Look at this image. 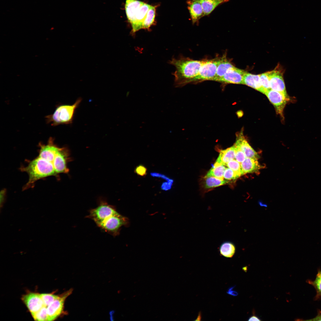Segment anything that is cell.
I'll list each match as a JSON object with an SVG mask.
<instances>
[{
    "label": "cell",
    "mask_w": 321,
    "mask_h": 321,
    "mask_svg": "<svg viewBox=\"0 0 321 321\" xmlns=\"http://www.w3.org/2000/svg\"><path fill=\"white\" fill-rule=\"evenodd\" d=\"M38 155L28 160L26 166H22L20 171L26 172L29 176L27 183L23 190L33 188L37 180L50 176L59 178V174L69 171L67 164L71 160L70 152L66 147H60L50 137L46 144L40 142L38 144Z\"/></svg>",
    "instance_id": "obj_1"
},
{
    "label": "cell",
    "mask_w": 321,
    "mask_h": 321,
    "mask_svg": "<svg viewBox=\"0 0 321 321\" xmlns=\"http://www.w3.org/2000/svg\"><path fill=\"white\" fill-rule=\"evenodd\" d=\"M204 61L188 58L172 59L169 63L176 68V70L173 74L176 86H179L191 82L198 75Z\"/></svg>",
    "instance_id": "obj_2"
},
{
    "label": "cell",
    "mask_w": 321,
    "mask_h": 321,
    "mask_svg": "<svg viewBox=\"0 0 321 321\" xmlns=\"http://www.w3.org/2000/svg\"><path fill=\"white\" fill-rule=\"evenodd\" d=\"M81 100L79 98L72 105H61L57 106L53 114L45 117L47 123L52 126L71 123L75 110Z\"/></svg>",
    "instance_id": "obj_3"
},
{
    "label": "cell",
    "mask_w": 321,
    "mask_h": 321,
    "mask_svg": "<svg viewBox=\"0 0 321 321\" xmlns=\"http://www.w3.org/2000/svg\"><path fill=\"white\" fill-rule=\"evenodd\" d=\"M127 222L126 218L117 212L97 225L104 232L115 236L119 234L121 227Z\"/></svg>",
    "instance_id": "obj_4"
},
{
    "label": "cell",
    "mask_w": 321,
    "mask_h": 321,
    "mask_svg": "<svg viewBox=\"0 0 321 321\" xmlns=\"http://www.w3.org/2000/svg\"><path fill=\"white\" fill-rule=\"evenodd\" d=\"M89 212L86 217L92 220L97 225L117 212L114 206L102 201L96 207L91 209Z\"/></svg>",
    "instance_id": "obj_5"
},
{
    "label": "cell",
    "mask_w": 321,
    "mask_h": 321,
    "mask_svg": "<svg viewBox=\"0 0 321 321\" xmlns=\"http://www.w3.org/2000/svg\"><path fill=\"white\" fill-rule=\"evenodd\" d=\"M218 58L204 60L198 75L191 82L206 80L214 81L216 75Z\"/></svg>",
    "instance_id": "obj_6"
},
{
    "label": "cell",
    "mask_w": 321,
    "mask_h": 321,
    "mask_svg": "<svg viewBox=\"0 0 321 321\" xmlns=\"http://www.w3.org/2000/svg\"><path fill=\"white\" fill-rule=\"evenodd\" d=\"M72 290L70 289L60 295L47 306L48 321L54 320L62 314L64 309V301L66 298L72 293Z\"/></svg>",
    "instance_id": "obj_7"
},
{
    "label": "cell",
    "mask_w": 321,
    "mask_h": 321,
    "mask_svg": "<svg viewBox=\"0 0 321 321\" xmlns=\"http://www.w3.org/2000/svg\"><path fill=\"white\" fill-rule=\"evenodd\" d=\"M273 105L276 112L283 117L284 108L289 100L287 94L270 89L264 94Z\"/></svg>",
    "instance_id": "obj_8"
},
{
    "label": "cell",
    "mask_w": 321,
    "mask_h": 321,
    "mask_svg": "<svg viewBox=\"0 0 321 321\" xmlns=\"http://www.w3.org/2000/svg\"><path fill=\"white\" fill-rule=\"evenodd\" d=\"M21 299L32 315L44 306L40 295L37 293H29L23 295Z\"/></svg>",
    "instance_id": "obj_9"
},
{
    "label": "cell",
    "mask_w": 321,
    "mask_h": 321,
    "mask_svg": "<svg viewBox=\"0 0 321 321\" xmlns=\"http://www.w3.org/2000/svg\"><path fill=\"white\" fill-rule=\"evenodd\" d=\"M270 89L287 94L283 74L276 69L268 72Z\"/></svg>",
    "instance_id": "obj_10"
},
{
    "label": "cell",
    "mask_w": 321,
    "mask_h": 321,
    "mask_svg": "<svg viewBox=\"0 0 321 321\" xmlns=\"http://www.w3.org/2000/svg\"><path fill=\"white\" fill-rule=\"evenodd\" d=\"M246 71L235 66L229 69L218 81L225 83L243 84V78Z\"/></svg>",
    "instance_id": "obj_11"
},
{
    "label": "cell",
    "mask_w": 321,
    "mask_h": 321,
    "mask_svg": "<svg viewBox=\"0 0 321 321\" xmlns=\"http://www.w3.org/2000/svg\"><path fill=\"white\" fill-rule=\"evenodd\" d=\"M186 3L192 24H198L199 20L204 16L200 0H187Z\"/></svg>",
    "instance_id": "obj_12"
},
{
    "label": "cell",
    "mask_w": 321,
    "mask_h": 321,
    "mask_svg": "<svg viewBox=\"0 0 321 321\" xmlns=\"http://www.w3.org/2000/svg\"><path fill=\"white\" fill-rule=\"evenodd\" d=\"M151 5L143 2L137 10L135 20L131 24V34H133L139 30L143 29V23Z\"/></svg>",
    "instance_id": "obj_13"
},
{
    "label": "cell",
    "mask_w": 321,
    "mask_h": 321,
    "mask_svg": "<svg viewBox=\"0 0 321 321\" xmlns=\"http://www.w3.org/2000/svg\"><path fill=\"white\" fill-rule=\"evenodd\" d=\"M234 145L240 148L244 153L246 157L257 160L259 158V155L249 144L244 137L243 133H240L238 135Z\"/></svg>",
    "instance_id": "obj_14"
},
{
    "label": "cell",
    "mask_w": 321,
    "mask_h": 321,
    "mask_svg": "<svg viewBox=\"0 0 321 321\" xmlns=\"http://www.w3.org/2000/svg\"><path fill=\"white\" fill-rule=\"evenodd\" d=\"M243 84L252 87L265 94V91L261 84L259 74L254 75L246 72L243 78Z\"/></svg>",
    "instance_id": "obj_15"
},
{
    "label": "cell",
    "mask_w": 321,
    "mask_h": 321,
    "mask_svg": "<svg viewBox=\"0 0 321 321\" xmlns=\"http://www.w3.org/2000/svg\"><path fill=\"white\" fill-rule=\"evenodd\" d=\"M143 2L137 0H126L125 5L126 15L131 25L134 22L136 13Z\"/></svg>",
    "instance_id": "obj_16"
},
{
    "label": "cell",
    "mask_w": 321,
    "mask_h": 321,
    "mask_svg": "<svg viewBox=\"0 0 321 321\" xmlns=\"http://www.w3.org/2000/svg\"><path fill=\"white\" fill-rule=\"evenodd\" d=\"M234 66L227 59L226 55L218 58L216 75L214 81H218L229 69Z\"/></svg>",
    "instance_id": "obj_17"
},
{
    "label": "cell",
    "mask_w": 321,
    "mask_h": 321,
    "mask_svg": "<svg viewBox=\"0 0 321 321\" xmlns=\"http://www.w3.org/2000/svg\"><path fill=\"white\" fill-rule=\"evenodd\" d=\"M240 165L244 174L257 172L263 167L259 164L257 160L248 157Z\"/></svg>",
    "instance_id": "obj_18"
},
{
    "label": "cell",
    "mask_w": 321,
    "mask_h": 321,
    "mask_svg": "<svg viewBox=\"0 0 321 321\" xmlns=\"http://www.w3.org/2000/svg\"><path fill=\"white\" fill-rule=\"evenodd\" d=\"M236 152L234 145L225 150H221L215 162L225 166L226 164L235 158Z\"/></svg>",
    "instance_id": "obj_19"
},
{
    "label": "cell",
    "mask_w": 321,
    "mask_h": 321,
    "mask_svg": "<svg viewBox=\"0 0 321 321\" xmlns=\"http://www.w3.org/2000/svg\"><path fill=\"white\" fill-rule=\"evenodd\" d=\"M230 0H200L204 16L209 15L219 5Z\"/></svg>",
    "instance_id": "obj_20"
},
{
    "label": "cell",
    "mask_w": 321,
    "mask_h": 321,
    "mask_svg": "<svg viewBox=\"0 0 321 321\" xmlns=\"http://www.w3.org/2000/svg\"><path fill=\"white\" fill-rule=\"evenodd\" d=\"M203 186L205 189H211L225 185L230 182L225 180L210 176L204 177Z\"/></svg>",
    "instance_id": "obj_21"
},
{
    "label": "cell",
    "mask_w": 321,
    "mask_h": 321,
    "mask_svg": "<svg viewBox=\"0 0 321 321\" xmlns=\"http://www.w3.org/2000/svg\"><path fill=\"white\" fill-rule=\"evenodd\" d=\"M219 251L221 255L226 258H231L235 253L236 247L233 243L226 241L221 244Z\"/></svg>",
    "instance_id": "obj_22"
},
{
    "label": "cell",
    "mask_w": 321,
    "mask_h": 321,
    "mask_svg": "<svg viewBox=\"0 0 321 321\" xmlns=\"http://www.w3.org/2000/svg\"><path fill=\"white\" fill-rule=\"evenodd\" d=\"M225 165L215 162L213 166L207 172L204 177L212 176L220 179L224 180L223 175L226 168Z\"/></svg>",
    "instance_id": "obj_23"
},
{
    "label": "cell",
    "mask_w": 321,
    "mask_h": 321,
    "mask_svg": "<svg viewBox=\"0 0 321 321\" xmlns=\"http://www.w3.org/2000/svg\"><path fill=\"white\" fill-rule=\"evenodd\" d=\"M156 7V6L151 5L143 22V29L149 30L150 27L154 23Z\"/></svg>",
    "instance_id": "obj_24"
},
{
    "label": "cell",
    "mask_w": 321,
    "mask_h": 321,
    "mask_svg": "<svg viewBox=\"0 0 321 321\" xmlns=\"http://www.w3.org/2000/svg\"><path fill=\"white\" fill-rule=\"evenodd\" d=\"M308 283L312 285L315 288L316 295L315 299L317 300L321 297V270H319L315 279L314 281H307Z\"/></svg>",
    "instance_id": "obj_25"
},
{
    "label": "cell",
    "mask_w": 321,
    "mask_h": 321,
    "mask_svg": "<svg viewBox=\"0 0 321 321\" xmlns=\"http://www.w3.org/2000/svg\"><path fill=\"white\" fill-rule=\"evenodd\" d=\"M225 166L232 170L240 177L244 174L242 169L240 163L236 160L233 159L229 161L226 164Z\"/></svg>",
    "instance_id": "obj_26"
},
{
    "label": "cell",
    "mask_w": 321,
    "mask_h": 321,
    "mask_svg": "<svg viewBox=\"0 0 321 321\" xmlns=\"http://www.w3.org/2000/svg\"><path fill=\"white\" fill-rule=\"evenodd\" d=\"M35 320L39 321H48V313L47 307L43 306L39 311L32 315Z\"/></svg>",
    "instance_id": "obj_27"
},
{
    "label": "cell",
    "mask_w": 321,
    "mask_h": 321,
    "mask_svg": "<svg viewBox=\"0 0 321 321\" xmlns=\"http://www.w3.org/2000/svg\"><path fill=\"white\" fill-rule=\"evenodd\" d=\"M40 295L43 302L44 306L46 307L56 299L59 296L50 293H43L40 294Z\"/></svg>",
    "instance_id": "obj_28"
},
{
    "label": "cell",
    "mask_w": 321,
    "mask_h": 321,
    "mask_svg": "<svg viewBox=\"0 0 321 321\" xmlns=\"http://www.w3.org/2000/svg\"><path fill=\"white\" fill-rule=\"evenodd\" d=\"M240 177L237 174L229 168H226L223 175L224 179L229 181L235 180Z\"/></svg>",
    "instance_id": "obj_29"
},
{
    "label": "cell",
    "mask_w": 321,
    "mask_h": 321,
    "mask_svg": "<svg viewBox=\"0 0 321 321\" xmlns=\"http://www.w3.org/2000/svg\"><path fill=\"white\" fill-rule=\"evenodd\" d=\"M259 76L262 85L265 92L270 89L268 72L259 74Z\"/></svg>",
    "instance_id": "obj_30"
},
{
    "label": "cell",
    "mask_w": 321,
    "mask_h": 321,
    "mask_svg": "<svg viewBox=\"0 0 321 321\" xmlns=\"http://www.w3.org/2000/svg\"><path fill=\"white\" fill-rule=\"evenodd\" d=\"M134 172L138 175L144 176L147 174V169L143 165L140 164L136 167Z\"/></svg>",
    "instance_id": "obj_31"
},
{
    "label": "cell",
    "mask_w": 321,
    "mask_h": 321,
    "mask_svg": "<svg viewBox=\"0 0 321 321\" xmlns=\"http://www.w3.org/2000/svg\"><path fill=\"white\" fill-rule=\"evenodd\" d=\"M235 147L236 149V152L235 159L238 162L241 163L244 160L246 157L244 153L240 148L236 147Z\"/></svg>",
    "instance_id": "obj_32"
},
{
    "label": "cell",
    "mask_w": 321,
    "mask_h": 321,
    "mask_svg": "<svg viewBox=\"0 0 321 321\" xmlns=\"http://www.w3.org/2000/svg\"><path fill=\"white\" fill-rule=\"evenodd\" d=\"M173 182V180L171 179L167 182L163 183L161 186L162 189L164 190H168L170 189Z\"/></svg>",
    "instance_id": "obj_33"
},
{
    "label": "cell",
    "mask_w": 321,
    "mask_h": 321,
    "mask_svg": "<svg viewBox=\"0 0 321 321\" xmlns=\"http://www.w3.org/2000/svg\"><path fill=\"white\" fill-rule=\"evenodd\" d=\"M233 288H234V287H231L230 288H229L228 289L227 291V293L228 294H229L230 295H232V296H237L238 295V293L236 291L233 290Z\"/></svg>",
    "instance_id": "obj_34"
},
{
    "label": "cell",
    "mask_w": 321,
    "mask_h": 321,
    "mask_svg": "<svg viewBox=\"0 0 321 321\" xmlns=\"http://www.w3.org/2000/svg\"><path fill=\"white\" fill-rule=\"evenodd\" d=\"M306 320L309 321H321V311H319L317 315L314 318Z\"/></svg>",
    "instance_id": "obj_35"
},
{
    "label": "cell",
    "mask_w": 321,
    "mask_h": 321,
    "mask_svg": "<svg viewBox=\"0 0 321 321\" xmlns=\"http://www.w3.org/2000/svg\"><path fill=\"white\" fill-rule=\"evenodd\" d=\"M5 194H4L3 192H2V194H1V198H0V207H1L2 206V205L4 202L5 200Z\"/></svg>",
    "instance_id": "obj_36"
},
{
    "label": "cell",
    "mask_w": 321,
    "mask_h": 321,
    "mask_svg": "<svg viewBox=\"0 0 321 321\" xmlns=\"http://www.w3.org/2000/svg\"><path fill=\"white\" fill-rule=\"evenodd\" d=\"M261 320L258 318L257 316L255 315H253L250 317L248 321H260Z\"/></svg>",
    "instance_id": "obj_37"
}]
</instances>
